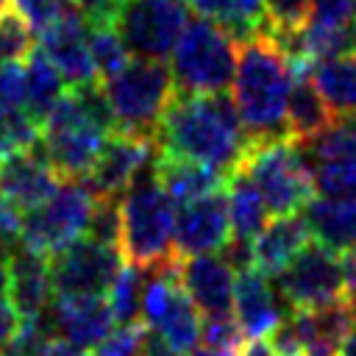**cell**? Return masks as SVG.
<instances>
[{
    "label": "cell",
    "mask_w": 356,
    "mask_h": 356,
    "mask_svg": "<svg viewBox=\"0 0 356 356\" xmlns=\"http://www.w3.org/2000/svg\"><path fill=\"white\" fill-rule=\"evenodd\" d=\"M184 3H189V0H184Z\"/></svg>",
    "instance_id": "obj_52"
},
{
    "label": "cell",
    "mask_w": 356,
    "mask_h": 356,
    "mask_svg": "<svg viewBox=\"0 0 356 356\" xmlns=\"http://www.w3.org/2000/svg\"><path fill=\"white\" fill-rule=\"evenodd\" d=\"M19 325H22V314H19V309L14 306L11 298L0 295V345H6V342L19 331Z\"/></svg>",
    "instance_id": "obj_43"
},
{
    "label": "cell",
    "mask_w": 356,
    "mask_h": 356,
    "mask_svg": "<svg viewBox=\"0 0 356 356\" xmlns=\"http://www.w3.org/2000/svg\"><path fill=\"white\" fill-rule=\"evenodd\" d=\"M348 298H350V309H353V317H356V289H353Z\"/></svg>",
    "instance_id": "obj_50"
},
{
    "label": "cell",
    "mask_w": 356,
    "mask_h": 356,
    "mask_svg": "<svg viewBox=\"0 0 356 356\" xmlns=\"http://www.w3.org/2000/svg\"><path fill=\"white\" fill-rule=\"evenodd\" d=\"M89 28H114L125 0H72Z\"/></svg>",
    "instance_id": "obj_40"
},
{
    "label": "cell",
    "mask_w": 356,
    "mask_h": 356,
    "mask_svg": "<svg viewBox=\"0 0 356 356\" xmlns=\"http://www.w3.org/2000/svg\"><path fill=\"white\" fill-rule=\"evenodd\" d=\"M67 92V81L58 67L44 56L42 47H33L25 58V108L39 122Z\"/></svg>",
    "instance_id": "obj_27"
},
{
    "label": "cell",
    "mask_w": 356,
    "mask_h": 356,
    "mask_svg": "<svg viewBox=\"0 0 356 356\" xmlns=\"http://www.w3.org/2000/svg\"><path fill=\"white\" fill-rule=\"evenodd\" d=\"M239 356H278V353H275V348L270 345L267 337H250V339L242 345Z\"/></svg>",
    "instance_id": "obj_45"
},
{
    "label": "cell",
    "mask_w": 356,
    "mask_h": 356,
    "mask_svg": "<svg viewBox=\"0 0 356 356\" xmlns=\"http://www.w3.org/2000/svg\"><path fill=\"white\" fill-rule=\"evenodd\" d=\"M153 161L145 170H139V175L131 181V186L120 197V206H122L120 250H122V259L142 273L170 270V267H178L181 261L172 245L175 203L159 184Z\"/></svg>",
    "instance_id": "obj_3"
},
{
    "label": "cell",
    "mask_w": 356,
    "mask_h": 356,
    "mask_svg": "<svg viewBox=\"0 0 356 356\" xmlns=\"http://www.w3.org/2000/svg\"><path fill=\"white\" fill-rule=\"evenodd\" d=\"M228 239H231V217H228L225 186L184 206H175L172 245L181 259L197 253H220Z\"/></svg>",
    "instance_id": "obj_13"
},
{
    "label": "cell",
    "mask_w": 356,
    "mask_h": 356,
    "mask_svg": "<svg viewBox=\"0 0 356 356\" xmlns=\"http://www.w3.org/2000/svg\"><path fill=\"white\" fill-rule=\"evenodd\" d=\"M245 331L236 323L234 314L222 317H206L200 320V345L206 348H228V350H242L245 345Z\"/></svg>",
    "instance_id": "obj_35"
},
{
    "label": "cell",
    "mask_w": 356,
    "mask_h": 356,
    "mask_svg": "<svg viewBox=\"0 0 356 356\" xmlns=\"http://www.w3.org/2000/svg\"><path fill=\"white\" fill-rule=\"evenodd\" d=\"M303 217L312 236L339 253L356 242V197L314 192L303 206Z\"/></svg>",
    "instance_id": "obj_23"
},
{
    "label": "cell",
    "mask_w": 356,
    "mask_h": 356,
    "mask_svg": "<svg viewBox=\"0 0 356 356\" xmlns=\"http://www.w3.org/2000/svg\"><path fill=\"white\" fill-rule=\"evenodd\" d=\"M356 19V0H312L309 6V25L325 28H348Z\"/></svg>",
    "instance_id": "obj_38"
},
{
    "label": "cell",
    "mask_w": 356,
    "mask_h": 356,
    "mask_svg": "<svg viewBox=\"0 0 356 356\" xmlns=\"http://www.w3.org/2000/svg\"><path fill=\"white\" fill-rule=\"evenodd\" d=\"M153 167H156L159 184L164 186V192L170 195V200L175 206H184L189 200H197L203 195H211V192L222 189L225 178H228V175H222L214 167H206L200 161L164 156V153H156Z\"/></svg>",
    "instance_id": "obj_22"
},
{
    "label": "cell",
    "mask_w": 356,
    "mask_h": 356,
    "mask_svg": "<svg viewBox=\"0 0 356 356\" xmlns=\"http://www.w3.org/2000/svg\"><path fill=\"white\" fill-rule=\"evenodd\" d=\"M339 356H356V328L348 334V339L342 342V350H339Z\"/></svg>",
    "instance_id": "obj_49"
},
{
    "label": "cell",
    "mask_w": 356,
    "mask_h": 356,
    "mask_svg": "<svg viewBox=\"0 0 356 356\" xmlns=\"http://www.w3.org/2000/svg\"><path fill=\"white\" fill-rule=\"evenodd\" d=\"M309 239H312V231L303 211L273 214V220H267V225L250 242L253 267L261 270L267 278H275Z\"/></svg>",
    "instance_id": "obj_18"
},
{
    "label": "cell",
    "mask_w": 356,
    "mask_h": 356,
    "mask_svg": "<svg viewBox=\"0 0 356 356\" xmlns=\"http://www.w3.org/2000/svg\"><path fill=\"white\" fill-rule=\"evenodd\" d=\"M309 75L334 114H356V50L312 64Z\"/></svg>",
    "instance_id": "obj_26"
},
{
    "label": "cell",
    "mask_w": 356,
    "mask_h": 356,
    "mask_svg": "<svg viewBox=\"0 0 356 356\" xmlns=\"http://www.w3.org/2000/svg\"><path fill=\"white\" fill-rule=\"evenodd\" d=\"M234 317L242 325L245 337H267L284 317L278 309V298L270 286V278L256 270L245 267L234 278Z\"/></svg>",
    "instance_id": "obj_19"
},
{
    "label": "cell",
    "mask_w": 356,
    "mask_h": 356,
    "mask_svg": "<svg viewBox=\"0 0 356 356\" xmlns=\"http://www.w3.org/2000/svg\"><path fill=\"white\" fill-rule=\"evenodd\" d=\"M22 211L0 195V253H11L19 245Z\"/></svg>",
    "instance_id": "obj_42"
},
{
    "label": "cell",
    "mask_w": 356,
    "mask_h": 356,
    "mask_svg": "<svg viewBox=\"0 0 356 356\" xmlns=\"http://www.w3.org/2000/svg\"><path fill=\"white\" fill-rule=\"evenodd\" d=\"M139 356H189V353H181V350H175L159 331H153L150 325H147V334H145V342H142V350H139Z\"/></svg>",
    "instance_id": "obj_44"
},
{
    "label": "cell",
    "mask_w": 356,
    "mask_h": 356,
    "mask_svg": "<svg viewBox=\"0 0 356 356\" xmlns=\"http://www.w3.org/2000/svg\"><path fill=\"white\" fill-rule=\"evenodd\" d=\"M86 44H89V56H92V64L100 81L111 78L131 61V50L125 47L117 28H89Z\"/></svg>",
    "instance_id": "obj_29"
},
{
    "label": "cell",
    "mask_w": 356,
    "mask_h": 356,
    "mask_svg": "<svg viewBox=\"0 0 356 356\" xmlns=\"http://www.w3.org/2000/svg\"><path fill=\"white\" fill-rule=\"evenodd\" d=\"M83 236H89L95 242H103V245L120 248V236H122V206H120V197L95 195Z\"/></svg>",
    "instance_id": "obj_32"
},
{
    "label": "cell",
    "mask_w": 356,
    "mask_h": 356,
    "mask_svg": "<svg viewBox=\"0 0 356 356\" xmlns=\"http://www.w3.org/2000/svg\"><path fill=\"white\" fill-rule=\"evenodd\" d=\"M106 131L75 97V92L67 86V92L58 97V103L47 111L42 120V147L53 170L61 181H83L103 139Z\"/></svg>",
    "instance_id": "obj_7"
},
{
    "label": "cell",
    "mask_w": 356,
    "mask_h": 356,
    "mask_svg": "<svg viewBox=\"0 0 356 356\" xmlns=\"http://www.w3.org/2000/svg\"><path fill=\"white\" fill-rule=\"evenodd\" d=\"M236 167L248 172L250 181L259 186L270 214L300 211L309 203V197L317 192L309 156L289 136L248 142Z\"/></svg>",
    "instance_id": "obj_6"
},
{
    "label": "cell",
    "mask_w": 356,
    "mask_h": 356,
    "mask_svg": "<svg viewBox=\"0 0 356 356\" xmlns=\"http://www.w3.org/2000/svg\"><path fill=\"white\" fill-rule=\"evenodd\" d=\"M159 147L156 139L125 134V131H111L106 134L83 184L92 189V195L103 197H122L131 181L156 159Z\"/></svg>",
    "instance_id": "obj_12"
},
{
    "label": "cell",
    "mask_w": 356,
    "mask_h": 356,
    "mask_svg": "<svg viewBox=\"0 0 356 356\" xmlns=\"http://www.w3.org/2000/svg\"><path fill=\"white\" fill-rule=\"evenodd\" d=\"M114 111L117 131L136 136H156V128L175 97V78L164 58L131 56V61L100 81Z\"/></svg>",
    "instance_id": "obj_5"
},
{
    "label": "cell",
    "mask_w": 356,
    "mask_h": 356,
    "mask_svg": "<svg viewBox=\"0 0 356 356\" xmlns=\"http://www.w3.org/2000/svg\"><path fill=\"white\" fill-rule=\"evenodd\" d=\"M33 28L8 6L0 11V64L3 61H25L33 44Z\"/></svg>",
    "instance_id": "obj_33"
},
{
    "label": "cell",
    "mask_w": 356,
    "mask_h": 356,
    "mask_svg": "<svg viewBox=\"0 0 356 356\" xmlns=\"http://www.w3.org/2000/svg\"><path fill=\"white\" fill-rule=\"evenodd\" d=\"M42 317L61 342L86 353L114 328L106 295H53V303Z\"/></svg>",
    "instance_id": "obj_14"
},
{
    "label": "cell",
    "mask_w": 356,
    "mask_h": 356,
    "mask_svg": "<svg viewBox=\"0 0 356 356\" xmlns=\"http://www.w3.org/2000/svg\"><path fill=\"white\" fill-rule=\"evenodd\" d=\"M170 70L178 95L228 92L236 70V39L214 19L189 17L170 53Z\"/></svg>",
    "instance_id": "obj_4"
},
{
    "label": "cell",
    "mask_w": 356,
    "mask_h": 356,
    "mask_svg": "<svg viewBox=\"0 0 356 356\" xmlns=\"http://www.w3.org/2000/svg\"><path fill=\"white\" fill-rule=\"evenodd\" d=\"M8 292V253H0V295Z\"/></svg>",
    "instance_id": "obj_48"
},
{
    "label": "cell",
    "mask_w": 356,
    "mask_h": 356,
    "mask_svg": "<svg viewBox=\"0 0 356 356\" xmlns=\"http://www.w3.org/2000/svg\"><path fill=\"white\" fill-rule=\"evenodd\" d=\"M153 139L159 153L200 161L222 175L236 170L248 147V134L228 92H217V95L175 92Z\"/></svg>",
    "instance_id": "obj_1"
},
{
    "label": "cell",
    "mask_w": 356,
    "mask_h": 356,
    "mask_svg": "<svg viewBox=\"0 0 356 356\" xmlns=\"http://www.w3.org/2000/svg\"><path fill=\"white\" fill-rule=\"evenodd\" d=\"M8 298L22 317H42L53 303L50 264L44 256L17 245L8 253Z\"/></svg>",
    "instance_id": "obj_20"
},
{
    "label": "cell",
    "mask_w": 356,
    "mask_h": 356,
    "mask_svg": "<svg viewBox=\"0 0 356 356\" xmlns=\"http://www.w3.org/2000/svg\"><path fill=\"white\" fill-rule=\"evenodd\" d=\"M145 334H147V323L142 317L139 320H131V323H122V325L111 328L89 350V356H139L142 342H145Z\"/></svg>",
    "instance_id": "obj_34"
},
{
    "label": "cell",
    "mask_w": 356,
    "mask_h": 356,
    "mask_svg": "<svg viewBox=\"0 0 356 356\" xmlns=\"http://www.w3.org/2000/svg\"><path fill=\"white\" fill-rule=\"evenodd\" d=\"M192 11L225 25L228 31L239 22V0H189Z\"/></svg>",
    "instance_id": "obj_41"
},
{
    "label": "cell",
    "mask_w": 356,
    "mask_h": 356,
    "mask_svg": "<svg viewBox=\"0 0 356 356\" xmlns=\"http://www.w3.org/2000/svg\"><path fill=\"white\" fill-rule=\"evenodd\" d=\"M53 295H108L125 259L114 245L78 236L47 259Z\"/></svg>",
    "instance_id": "obj_11"
},
{
    "label": "cell",
    "mask_w": 356,
    "mask_h": 356,
    "mask_svg": "<svg viewBox=\"0 0 356 356\" xmlns=\"http://www.w3.org/2000/svg\"><path fill=\"white\" fill-rule=\"evenodd\" d=\"M86 31H89V25L72 3V8H67L53 25H47L39 33V47L58 67L67 86H81V83L97 81V72H95V64L89 56V44H86Z\"/></svg>",
    "instance_id": "obj_16"
},
{
    "label": "cell",
    "mask_w": 356,
    "mask_h": 356,
    "mask_svg": "<svg viewBox=\"0 0 356 356\" xmlns=\"http://www.w3.org/2000/svg\"><path fill=\"white\" fill-rule=\"evenodd\" d=\"M275 281L278 295L286 300L289 309H312L350 295L342 270V253L314 236L275 275Z\"/></svg>",
    "instance_id": "obj_9"
},
{
    "label": "cell",
    "mask_w": 356,
    "mask_h": 356,
    "mask_svg": "<svg viewBox=\"0 0 356 356\" xmlns=\"http://www.w3.org/2000/svg\"><path fill=\"white\" fill-rule=\"evenodd\" d=\"M309 6H312V0H264V11H267V33L292 31V28L306 25Z\"/></svg>",
    "instance_id": "obj_37"
},
{
    "label": "cell",
    "mask_w": 356,
    "mask_h": 356,
    "mask_svg": "<svg viewBox=\"0 0 356 356\" xmlns=\"http://www.w3.org/2000/svg\"><path fill=\"white\" fill-rule=\"evenodd\" d=\"M225 197H228V217H231V236L239 239H250L267 225V220L273 217L267 209L264 195L259 192V186L250 181L248 172H242L239 167L234 172H228L225 178Z\"/></svg>",
    "instance_id": "obj_24"
},
{
    "label": "cell",
    "mask_w": 356,
    "mask_h": 356,
    "mask_svg": "<svg viewBox=\"0 0 356 356\" xmlns=\"http://www.w3.org/2000/svg\"><path fill=\"white\" fill-rule=\"evenodd\" d=\"M292 78L295 64L267 31L236 42V70L228 89L248 134V142L289 136L286 97Z\"/></svg>",
    "instance_id": "obj_2"
},
{
    "label": "cell",
    "mask_w": 356,
    "mask_h": 356,
    "mask_svg": "<svg viewBox=\"0 0 356 356\" xmlns=\"http://www.w3.org/2000/svg\"><path fill=\"white\" fill-rule=\"evenodd\" d=\"M189 22L184 0H125L114 28L131 56L167 58Z\"/></svg>",
    "instance_id": "obj_10"
},
{
    "label": "cell",
    "mask_w": 356,
    "mask_h": 356,
    "mask_svg": "<svg viewBox=\"0 0 356 356\" xmlns=\"http://www.w3.org/2000/svg\"><path fill=\"white\" fill-rule=\"evenodd\" d=\"M178 281L206 317L234 314V270L220 253L184 256L178 261Z\"/></svg>",
    "instance_id": "obj_17"
},
{
    "label": "cell",
    "mask_w": 356,
    "mask_h": 356,
    "mask_svg": "<svg viewBox=\"0 0 356 356\" xmlns=\"http://www.w3.org/2000/svg\"><path fill=\"white\" fill-rule=\"evenodd\" d=\"M189 356H239V350H228V348H206V345H197Z\"/></svg>",
    "instance_id": "obj_47"
},
{
    "label": "cell",
    "mask_w": 356,
    "mask_h": 356,
    "mask_svg": "<svg viewBox=\"0 0 356 356\" xmlns=\"http://www.w3.org/2000/svg\"><path fill=\"white\" fill-rule=\"evenodd\" d=\"M200 320H203L200 309L195 306V300L189 298L184 284L175 278L172 286H170V298H167L159 320L150 328L159 331L175 350L192 353L200 345Z\"/></svg>",
    "instance_id": "obj_25"
},
{
    "label": "cell",
    "mask_w": 356,
    "mask_h": 356,
    "mask_svg": "<svg viewBox=\"0 0 356 356\" xmlns=\"http://www.w3.org/2000/svg\"><path fill=\"white\" fill-rule=\"evenodd\" d=\"M11 8L33 28V33H42L47 25H53L67 8H72V0H8Z\"/></svg>",
    "instance_id": "obj_36"
},
{
    "label": "cell",
    "mask_w": 356,
    "mask_h": 356,
    "mask_svg": "<svg viewBox=\"0 0 356 356\" xmlns=\"http://www.w3.org/2000/svg\"><path fill=\"white\" fill-rule=\"evenodd\" d=\"M25 106V67L19 61L0 64V120Z\"/></svg>",
    "instance_id": "obj_39"
},
{
    "label": "cell",
    "mask_w": 356,
    "mask_h": 356,
    "mask_svg": "<svg viewBox=\"0 0 356 356\" xmlns=\"http://www.w3.org/2000/svg\"><path fill=\"white\" fill-rule=\"evenodd\" d=\"M334 120L331 106L314 86L309 67H295V78L286 97V134L295 142H309L325 131Z\"/></svg>",
    "instance_id": "obj_21"
},
{
    "label": "cell",
    "mask_w": 356,
    "mask_h": 356,
    "mask_svg": "<svg viewBox=\"0 0 356 356\" xmlns=\"http://www.w3.org/2000/svg\"><path fill=\"white\" fill-rule=\"evenodd\" d=\"M309 164H312L314 189L320 195L356 197V153L331 156V159H314Z\"/></svg>",
    "instance_id": "obj_28"
},
{
    "label": "cell",
    "mask_w": 356,
    "mask_h": 356,
    "mask_svg": "<svg viewBox=\"0 0 356 356\" xmlns=\"http://www.w3.org/2000/svg\"><path fill=\"white\" fill-rule=\"evenodd\" d=\"M342 270H345L348 292H353V289H356V242L342 250Z\"/></svg>",
    "instance_id": "obj_46"
},
{
    "label": "cell",
    "mask_w": 356,
    "mask_h": 356,
    "mask_svg": "<svg viewBox=\"0 0 356 356\" xmlns=\"http://www.w3.org/2000/svg\"><path fill=\"white\" fill-rule=\"evenodd\" d=\"M92 189L83 181H61L56 192L22 214L19 245L44 259L83 236L92 211Z\"/></svg>",
    "instance_id": "obj_8"
},
{
    "label": "cell",
    "mask_w": 356,
    "mask_h": 356,
    "mask_svg": "<svg viewBox=\"0 0 356 356\" xmlns=\"http://www.w3.org/2000/svg\"><path fill=\"white\" fill-rule=\"evenodd\" d=\"M108 306L114 314V323H131L139 320V303H142V270L131 267L128 261L122 264V270L117 273L111 289H108Z\"/></svg>",
    "instance_id": "obj_31"
},
{
    "label": "cell",
    "mask_w": 356,
    "mask_h": 356,
    "mask_svg": "<svg viewBox=\"0 0 356 356\" xmlns=\"http://www.w3.org/2000/svg\"><path fill=\"white\" fill-rule=\"evenodd\" d=\"M58 184L61 178L47 161L42 142L28 150H11L0 159V195L19 211L47 200Z\"/></svg>",
    "instance_id": "obj_15"
},
{
    "label": "cell",
    "mask_w": 356,
    "mask_h": 356,
    "mask_svg": "<svg viewBox=\"0 0 356 356\" xmlns=\"http://www.w3.org/2000/svg\"><path fill=\"white\" fill-rule=\"evenodd\" d=\"M8 6H11V3H8V0H0V11H6V8H8Z\"/></svg>",
    "instance_id": "obj_51"
},
{
    "label": "cell",
    "mask_w": 356,
    "mask_h": 356,
    "mask_svg": "<svg viewBox=\"0 0 356 356\" xmlns=\"http://www.w3.org/2000/svg\"><path fill=\"white\" fill-rule=\"evenodd\" d=\"M58 337L44 317H22L19 331L0 345V356H56Z\"/></svg>",
    "instance_id": "obj_30"
}]
</instances>
